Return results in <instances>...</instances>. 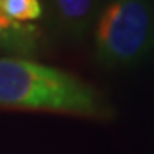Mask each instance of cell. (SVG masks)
<instances>
[{
    "instance_id": "cell-1",
    "label": "cell",
    "mask_w": 154,
    "mask_h": 154,
    "mask_svg": "<svg viewBox=\"0 0 154 154\" xmlns=\"http://www.w3.org/2000/svg\"><path fill=\"white\" fill-rule=\"evenodd\" d=\"M0 106L81 116L106 111L99 93L81 79L19 58H0Z\"/></svg>"
},
{
    "instance_id": "cell-2",
    "label": "cell",
    "mask_w": 154,
    "mask_h": 154,
    "mask_svg": "<svg viewBox=\"0 0 154 154\" xmlns=\"http://www.w3.org/2000/svg\"><path fill=\"white\" fill-rule=\"evenodd\" d=\"M152 46V12L147 0H113L96 26V55L106 67H132Z\"/></svg>"
},
{
    "instance_id": "cell-3",
    "label": "cell",
    "mask_w": 154,
    "mask_h": 154,
    "mask_svg": "<svg viewBox=\"0 0 154 154\" xmlns=\"http://www.w3.org/2000/svg\"><path fill=\"white\" fill-rule=\"evenodd\" d=\"M101 0H53L57 22L69 34L82 36L98 17Z\"/></svg>"
},
{
    "instance_id": "cell-4",
    "label": "cell",
    "mask_w": 154,
    "mask_h": 154,
    "mask_svg": "<svg viewBox=\"0 0 154 154\" xmlns=\"http://www.w3.org/2000/svg\"><path fill=\"white\" fill-rule=\"evenodd\" d=\"M5 16L14 22L34 21L41 16V5L38 0H0Z\"/></svg>"
}]
</instances>
